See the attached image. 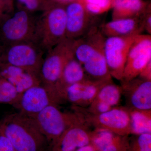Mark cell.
<instances>
[{
    "mask_svg": "<svg viewBox=\"0 0 151 151\" xmlns=\"http://www.w3.org/2000/svg\"><path fill=\"white\" fill-rule=\"evenodd\" d=\"M100 30L92 27L73 41V55L81 63L87 78L96 81L112 79L105 59V37Z\"/></svg>",
    "mask_w": 151,
    "mask_h": 151,
    "instance_id": "6da1fadb",
    "label": "cell"
},
{
    "mask_svg": "<svg viewBox=\"0 0 151 151\" xmlns=\"http://www.w3.org/2000/svg\"><path fill=\"white\" fill-rule=\"evenodd\" d=\"M80 116L79 121L68 128L51 145L50 150L75 151L90 144L92 132L89 130L90 127Z\"/></svg>",
    "mask_w": 151,
    "mask_h": 151,
    "instance_id": "4fadbf2b",
    "label": "cell"
},
{
    "mask_svg": "<svg viewBox=\"0 0 151 151\" xmlns=\"http://www.w3.org/2000/svg\"><path fill=\"white\" fill-rule=\"evenodd\" d=\"M121 83L126 108L130 110H151V80L138 76L130 81H122Z\"/></svg>",
    "mask_w": 151,
    "mask_h": 151,
    "instance_id": "7c38bea8",
    "label": "cell"
},
{
    "mask_svg": "<svg viewBox=\"0 0 151 151\" xmlns=\"http://www.w3.org/2000/svg\"><path fill=\"white\" fill-rule=\"evenodd\" d=\"M139 77L143 79L151 80V61L147 65Z\"/></svg>",
    "mask_w": 151,
    "mask_h": 151,
    "instance_id": "83f0119b",
    "label": "cell"
},
{
    "mask_svg": "<svg viewBox=\"0 0 151 151\" xmlns=\"http://www.w3.org/2000/svg\"><path fill=\"white\" fill-rule=\"evenodd\" d=\"M41 132L51 145L81 117L75 112H63L58 105H49L34 117Z\"/></svg>",
    "mask_w": 151,
    "mask_h": 151,
    "instance_id": "8992f818",
    "label": "cell"
},
{
    "mask_svg": "<svg viewBox=\"0 0 151 151\" xmlns=\"http://www.w3.org/2000/svg\"><path fill=\"white\" fill-rule=\"evenodd\" d=\"M0 77L10 83L19 95L32 86L41 84L38 76L12 65H3Z\"/></svg>",
    "mask_w": 151,
    "mask_h": 151,
    "instance_id": "2e32d148",
    "label": "cell"
},
{
    "mask_svg": "<svg viewBox=\"0 0 151 151\" xmlns=\"http://www.w3.org/2000/svg\"><path fill=\"white\" fill-rule=\"evenodd\" d=\"M122 95L121 86L116 85L112 80L102 86L93 101L115 108L119 105Z\"/></svg>",
    "mask_w": 151,
    "mask_h": 151,
    "instance_id": "ffe728a7",
    "label": "cell"
},
{
    "mask_svg": "<svg viewBox=\"0 0 151 151\" xmlns=\"http://www.w3.org/2000/svg\"><path fill=\"white\" fill-rule=\"evenodd\" d=\"M73 41L66 38L47 52L40 70L41 84L53 92L60 101L56 87L65 64L73 55Z\"/></svg>",
    "mask_w": 151,
    "mask_h": 151,
    "instance_id": "277c9868",
    "label": "cell"
},
{
    "mask_svg": "<svg viewBox=\"0 0 151 151\" xmlns=\"http://www.w3.org/2000/svg\"><path fill=\"white\" fill-rule=\"evenodd\" d=\"M86 78L82 65L73 55L65 64L56 87L57 94L62 104L63 94L66 88Z\"/></svg>",
    "mask_w": 151,
    "mask_h": 151,
    "instance_id": "ac0fdd59",
    "label": "cell"
},
{
    "mask_svg": "<svg viewBox=\"0 0 151 151\" xmlns=\"http://www.w3.org/2000/svg\"></svg>",
    "mask_w": 151,
    "mask_h": 151,
    "instance_id": "4dcf8cb0",
    "label": "cell"
},
{
    "mask_svg": "<svg viewBox=\"0 0 151 151\" xmlns=\"http://www.w3.org/2000/svg\"><path fill=\"white\" fill-rule=\"evenodd\" d=\"M151 61V35H138L130 47L121 81H130L138 77Z\"/></svg>",
    "mask_w": 151,
    "mask_h": 151,
    "instance_id": "30bf717a",
    "label": "cell"
},
{
    "mask_svg": "<svg viewBox=\"0 0 151 151\" xmlns=\"http://www.w3.org/2000/svg\"><path fill=\"white\" fill-rule=\"evenodd\" d=\"M21 5L29 12L37 10L40 5L41 0H18Z\"/></svg>",
    "mask_w": 151,
    "mask_h": 151,
    "instance_id": "d4e9b609",
    "label": "cell"
},
{
    "mask_svg": "<svg viewBox=\"0 0 151 151\" xmlns=\"http://www.w3.org/2000/svg\"><path fill=\"white\" fill-rule=\"evenodd\" d=\"M36 22L27 11H18L3 24L1 29L3 37L9 45L20 42H33Z\"/></svg>",
    "mask_w": 151,
    "mask_h": 151,
    "instance_id": "8fae6325",
    "label": "cell"
},
{
    "mask_svg": "<svg viewBox=\"0 0 151 151\" xmlns=\"http://www.w3.org/2000/svg\"><path fill=\"white\" fill-rule=\"evenodd\" d=\"M0 132L10 141L16 151H49L50 145L32 117L16 112L0 123Z\"/></svg>",
    "mask_w": 151,
    "mask_h": 151,
    "instance_id": "7a4b0ae2",
    "label": "cell"
},
{
    "mask_svg": "<svg viewBox=\"0 0 151 151\" xmlns=\"http://www.w3.org/2000/svg\"><path fill=\"white\" fill-rule=\"evenodd\" d=\"M2 78L0 85V103L12 105L18 98L19 93L10 83Z\"/></svg>",
    "mask_w": 151,
    "mask_h": 151,
    "instance_id": "603a6c76",
    "label": "cell"
},
{
    "mask_svg": "<svg viewBox=\"0 0 151 151\" xmlns=\"http://www.w3.org/2000/svg\"><path fill=\"white\" fill-rule=\"evenodd\" d=\"M42 51L32 42H20L9 45L6 50L3 65L19 68L39 77L43 58Z\"/></svg>",
    "mask_w": 151,
    "mask_h": 151,
    "instance_id": "52a82bcc",
    "label": "cell"
},
{
    "mask_svg": "<svg viewBox=\"0 0 151 151\" xmlns=\"http://www.w3.org/2000/svg\"><path fill=\"white\" fill-rule=\"evenodd\" d=\"M73 111L79 114L84 122L94 129L107 130L120 135L132 133L131 118L126 107L117 106L100 114H92L86 108L72 106Z\"/></svg>",
    "mask_w": 151,
    "mask_h": 151,
    "instance_id": "5b68a950",
    "label": "cell"
},
{
    "mask_svg": "<svg viewBox=\"0 0 151 151\" xmlns=\"http://www.w3.org/2000/svg\"><path fill=\"white\" fill-rule=\"evenodd\" d=\"M139 135L137 144L139 151H151V134Z\"/></svg>",
    "mask_w": 151,
    "mask_h": 151,
    "instance_id": "cb8c5ba5",
    "label": "cell"
},
{
    "mask_svg": "<svg viewBox=\"0 0 151 151\" xmlns=\"http://www.w3.org/2000/svg\"><path fill=\"white\" fill-rule=\"evenodd\" d=\"M137 35L105 38V59L109 72L113 78L120 81L122 80L128 53Z\"/></svg>",
    "mask_w": 151,
    "mask_h": 151,
    "instance_id": "9c48e42d",
    "label": "cell"
},
{
    "mask_svg": "<svg viewBox=\"0 0 151 151\" xmlns=\"http://www.w3.org/2000/svg\"><path fill=\"white\" fill-rule=\"evenodd\" d=\"M63 1H70V0H63Z\"/></svg>",
    "mask_w": 151,
    "mask_h": 151,
    "instance_id": "f546056e",
    "label": "cell"
},
{
    "mask_svg": "<svg viewBox=\"0 0 151 151\" xmlns=\"http://www.w3.org/2000/svg\"><path fill=\"white\" fill-rule=\"evenodd\" d=\"M112 80L96 81L86 78L66 88L63 94V103H70L72 106L87 108L94 100L102 86Z\"/></svg>",
    "mask_w": 151,
    "mask_h": 151,
    "instance_id": "5bb4252c",
    "label": "cell"
},
{
    "mask_svg": "<svg viewBox=\"0 0 151 151\" xmlns=\"http://www.w3.org/2000/svg\"><path fill=\"white\" fill-rule=\"evenodd\" d=\"M86 4H91L98 7L102 12L105 10L111 5V0H85Z\"/></svg>",
    "mask_w": 151,
    "mask_h": 151,
    "instance_id": "4316f807",
    "label": "cell"
},
{
    "mask_svg": "<svg viewBox=\"0 0 151 151\" xmlns=\"http://www.w3.org/2000/svg\"><path fill=\"white\" fill-rule=\"evenodd\" d=\"M144 29V21L135 17L113 20L102 26L100 31L105 36L110 37L140 34Z\"/></svg>",
    "mask_w": 151,
    "mask_h": 151,
    "instance_id": "e0dca14e",
    "label": "cell"
},
{
    "mask_svg": "<svg viewBox=\"0 0 151 151\" xmlns=\"http://www.w3.org/2000/svg\"><path fill=\"white\" fill-rule=\"evenodd\" d=\"M128 110L131 118L132 134H151V110Z\"/></svg>",
    "mask_w": 151,
    "mask_h": 151,
    "instance_id": "44dd1931",
    "label": "cell"
},
{
    "mask_svg": "<svg viewBox=\"0 0 151 151\" xmlns=\"http://www.w3.org/2000/svg\"><path fill=\"white\" fill-rule=\"evenodd\" d=\"M66 38V12L61 7L50 8L37 20L33 42L49 51Z\"/></svg>",
    "mask_w": 151,
    "mask_h": 151,
    "instance_id": "3957f363",
    "label": "cell"
},
{
    "mask_svg": "<svg viewBox=\"0 0 151 151\" xmlns=\"http://www.w3.org/2000/svg\"><path fill=\"white\" fill-rule=\"evenodd\" d=\"M117 135L107 130L94 129L91 132V142L97 151H119Z\"/></svg>",
    "mask_w": 151,
    "mask_h": 151,
    "instance_id": "d6986e66",
    "label": "cell"
},
{
    "mask_svg": "<svg viewBox=\"0 0 151 151\" xmlns=\"http://www.w3.org/2000/svg\"><path fill=\"white\" fill-rule=\"evenodd\" d=\"M96 149L94 148V147L92 145H91L90 144L87 145L82 147L76 150L75 151H96Z\"/></svg>",
    "mask_w": 151,
    "mask_h": 151,
    "instance_id": "f1b7e54d",
    "label": "cell"
},
{
    "mask_svg": "<svg viewBox=\"0 0 151 151\" xmlns=\"http://www.w3.org/2000/svg\"><path fill=\"white\" fill-rule=\"evenodd\" d=\"M0 151H16L10 141L0 132Z\"/></svg>",
    "mask_w": 151,
    "mask_h": 151,
    "instance_id": "484cf974",
    "label": "cell"
},
{
    "mask_svg": "<svg viewBox=\"0 0 151 151\" xmlns=\"http://www.w3.org/2000/svg\"><path fill=\"white\" fill-rule=\"evenodd\" d=\"M61 104L58 98L41 84L31 87L19 95L13 104L18 112L34 118L50 105Z\"/></svg>",
    "mask_w": 151,
    "mask_h": 151,
    "instance_id": "ba28073f",
    "label": "cell"
},
{
    "mask_svg": "<svg viewBox=\"0 0 151 151\" xmlns=\"http://www.w3.org/2000/svg\"><path fill=\"white\" fill-rule=\"evenodd\" d=\"M115 13L113 19L131 18L142 9L140 0H115Z\"/></svg>",
    "mask_w": 151,
    "mask_h": 151,
    "instance_id": "7402d4cb",
    "label": "cell"
},
{
    "mask_svg": "<svg viewBox=\"0 0 151 151\" xmlns=\"http://www.w3.org/2000/svg\"><path fill=\"white\" fill-rule=\"evenodd\" d=\"M66 12V38L75 40L81 37L92 28L86 16L84 6L78 2L68 5Z\"/></svg>",
    "mask_w": 151,
    "mask_h": 151,
    "instance_id": "9a60e30c",
    "label": "cell"
}]
</instances>
